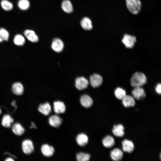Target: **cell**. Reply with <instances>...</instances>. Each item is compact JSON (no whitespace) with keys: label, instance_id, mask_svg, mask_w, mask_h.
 I'll use <instances>...</instances> for the list:
<instances>
[{"label":"cell","instance_id":"obj_17","mask_svg":"<svg viewBox=\"0 0 161 161\" xmlns=\"http://www.w3.org/2000/svg\"><path fill=\"white\" fill-rule=\"evenodd\" d=\"M38 110L44 115L47 116L51 112V107L49 103L46 102L40 104L38 107Z\"/></svg>","mask_w":161,"mask_h":161},{"label":"cell","instance_id":"obj_5","mask_svg":"<svg viewBox=\"0 0 161 161\" xmlns=\"http://www.w3.org/2000/svg\"><path fill=\"white\" fill-rule=\"evenodd\" d=\"M131 93L134 99L138 100H143L146 97L145 91L142 87H134Z\"/></svg>","mask_w":161,"mask_h":161},{"label":"cell","instance_id":"obj_30","mask_svg":"<svg viewBox=\"0 0 161 161\" xmlns=\"http://www.w3.org/2000/svg\"><path fill=\"white\" fill-rule=\"evenodd\" d=\"M19 8L22 10H26L30 7V3L28 0H19L18 2Z\"/></svg>","mask_w":161,"mask_h":161},{"label":"cell","instance_id":"obj_23","mask_svg":"<svg viewBox=\"0 0 161 161\" xmlns=\"http://www.w3.org/2000/svg\"><path fill=\"white\" fill-rule=\"evenodd\" d=\"M76 140L79 145L81 146H83L87 143L88 138L86 135L83 133H81L77 136L76 138Z\"/></svg>","mask_w":161,"mask_h":161},{"label":"cell","instance_id":"obj_11","mask_svg":"<svg viewBox=\"0 0 161 161\" xmlns=\"http://www.w3.org/2000/svg\"><path fill=\"white\" fill-rule=\"evenodd\" d=\"M110 156L113 160L115 161H119L122 159L123 157V153L120 149L115 148L111 151Z\"/></svg>","mask_w":161,"mask_h":161},{"label":"cell","instance_id":"obj_33","mask_svg":"<svg viewBox=\"0 0 161 161\" xmlns=\"http://www.w3.org/2000/svg\"><path fill=\"white\" fill-rule=\"evenodd\" d=\"M31 124H32V125H31V126H30L31 128H35L36 127L35 125L33 123V122Z\"/></svg>","mask_w":161,"mask_h":161},{"label":"cell","instance_id":"obj_3","mask_svg":"<svg viewBox=\"0 0 161 161\" xmlns=\"http://www.w3.org/2000/svg\"><path fill=\"white\" fill-rule=\"evenodd\" d=\"M122 41L126 48H132L134 46L136 38L134 36L125 34L123 36Z\"/></svg>","mask_w":161,"mask_h":161},{"label":"cell","instance_id":"obj_8","mask_svg":"<svg viewBox=\"0 0 161 161\" xmlns=\"http://www.w3.org/2000/svg\"><path fill=\"white\" fill-rule=\"evenodd\" d=\"M123 151L129 153H132L134 149V145L132 141L128 139H125L122 143Z\"/></svg>","mask_w":161,"mask_h":161},{"label":"cell","instance_id":"obj_22","mask_svg":"<svg viewBox=\"0 0 161 161\" xmlns=\"http://www.w3.org/2000/svg\"><path fill=\"white\" fill-rule=\"evenodd\" d=\"M61 7L63 11L67 13H71L73 11V6L69 0L63 1L61 3Z\"/></svg>","mask_w":161,"mask_h":161},{"label":"cell","instance_id":"obj_4","mask_svg":"<svg viewBox=\"0 0 161 161\" xmlns=\"http://www.w3.org/2000/svg\"><path fill=\"white\" fill-rule=\"evenodd\" d=\"M22 148L23 152L26 154H31L34 150V147L31 140L27 139L23 141L22 143Z\"/></svg>","mask_w":161,"mask_h":161},{"label":"cell","instance_id":"obj_27","mask_svg":"<svg viewBox=\"0 0 161 161\" xmlns=\"http://www.w3.org/2000/svg\"><path fill=\"white\" fill-rule=\"evenodd\" d=\"M13 41L16 45L21 46L24 44L25 39L24 37L21 35L17 34L14 37Z\"/></svg>","mask_w":161,"mask_h":161},{"label":"cell","instance_id":"obj_2","mask_svg":"<svg viewBox=\"0 0 161 161\" xmlns=\"http://www.w3.org/2000/svg\"><path fill=\"white\" fill-rule=\"evenodd\" d=\"M126 2L127 7L131 13L136 14L140 11L141 3L139 0H126Z\"/></svg>","mask_w":161,"mask_h":161},{"label":"cell","instance_id":"obj_7","mask_svg":"<svg viewBox=\"0 0 161 161\" xmlns=\"http://www.w3.org/2000/svg\"><path fill=\"white\" fill-rule=\"evenodd\" d=\"M88 85V80L84 77H78L75 79V86L79 90H82L86 89Z\"/></svg>","mask_w":161,"mask_h":161},{"label":"cell","instance_id":"obj_13","mask_svg":"<svg viewBox=\"0 0 161 161\" xmlns=\"http://www.w3.org/2000/svg\"><path fill=\"white\" fill-rule=\"evenodd\" d=\"M122 100L123 105L126 108L134 107L135 105V99L133 96L126 95Z\"/></svg>","mask_w":161,"mask_h":161},{"label":"cell","instance_id":"obj_31","mask_svg":"<svg viewBox=\"0 0 161 161\" xmlns=\"http://www.w3.org/2000/svg\"><path fill=\"white\" fill-rule=\"evenodd\" d=\"M90 155L87 153L80 152L76 155V159L78 161H88L90 158Z\"/></svg>","mask_w":161,"mask_h":161},{"label":"cell","instance_id":"obj_24","mask_svg":"<svg viewBox=\"0 0 161 161\" xmlns=\"http://www.w3.org/2000/svg\"><path fill=\"white\" fill-rule=\"evenodd\" d=\"M13 121V119L10 115L5 114L2 117L1 124L4 127L9 128L11 126V124Z\"/></svg>","mask_w":161,"mask_h":161},{"label":"cell","instance_id":"obj_6","mask_svg":"<svg viewBox=\"0 0 161 161\" xmlns=\"http://www.w3.org/2000/svg\"><path fill=\"white\" fill-rule=\"evenodd\" d=\"M103 78L101 76L97 74H94L90 77V83L93 87L96 88L100 86L103 82Z\"/></svg>","mask_w":161,"mask_h":161},{"label":"cell","instance_id":"obj_34","mask_svg":"<svg viewBox=\"0 0 161 161\" xmlns=\"http://www.w3.org/2000/svg\"><path fill=\"white\" fill-rule=\"evenodd\" d=\"M5 160L6 161H14V160L13 159L11 158H7Z\"/></svg>","mask_w":161,"mask_h":161},{"label":"cell","instance_id":"obj_35","mask_svg":"<svg viewBox=\"0 0 161 161\" xmlns=\"http://www.w3.org/2000/svg\"><path fill=\"white\" fill-rule=\"evenodd\" d=\"M1 110L0 109V114H1Z\"/></svg>","mask_w":161,"mask_h":161},{"label":"cell","instance_id":"obj_25","mask_svg":"<svg viewBox=\"0 0 161 161\" xmlns=\"http://www.w3.org/2000/svg\"><path fill=\"white\" fill-rule=\"evenodd\" d=\"M12 131L15 134L21 136L24 132L25 130L23 126L19 123H15L12 126Z\"/></svg>","mask_w":161,"mask_h":161},{"label":"cell","instance_id":"obj_14","mask_svg":"<svg viewBox=\"0 0 161 161\" xmlns=\"http://www.w3.org/2000/svg\"><path fill=\"white\" fill-rule=\"evenodd\" d=\"M41 151L43 155L47 157L52 156L55 150L53 146L47 144H44L41 147Z\"/></svg>","mask_w":161,"mask_h":161},{"label":"cell","instance_id":"obj_1","mask_svg":"<svg viewBox=\"0 0 161 161\" xmlns=\"http://www.w3.org/2000/svg\"><path fill=\"white\" fill-rule=\"evenodd\" d=\"M147 79L145 75L141 72H136L132 76L130 80V84L134 87H142L146 83Z\"/></svg>","mask_w":161,"mask_h":161},{"label":"cell","instance_id":"obj_10","mask_svg":"<svg viewBox=\"0 0 161 161\" xmlns=\"http://www.w3.org/2000/svg\"><path fill=\"white\" fill-rule=\"evenodd\" d=\"M124 128L121 124L114 125L112 130L113 134L118 137H122L125 134Z\"/></svg>","mask_w":161,"mask_h":161},{"label":"cell","instance_id":"obj_29","mask_svg":"<svg viewBox=\"0 0 161 161\" xmlns=\"http://www.w3.org/2000/svg\"><path fill=\"white\" fill-rule=\"evenodd\" d=\"M9 36V32L3 28H0V42L8 41Z\"/></svg>","mask_w":161,"mask_h":161},{"label":"cell","instance_id":"obj_12","mask_svg":"<svg viewBox=\"0 0 161 161\" xmlns=\"http://www.w3.org/2000/svg\"><path fill=\"white\" fill-rule=\"evenodd\" d=\"M62 118L57 115H53L49 118V123L52 126L58 127L62 123Z\"/></svg>","mask_w":161,"mask_h":161},{"label":"cell","instance_id":"obj_19","mask_svg":"<svg viewBox=\"0 0 161 161\" xmlns=\"http://www.w3.org/2000/svg\"><path fill=\"white\" fill-rule=\"evenodd\" d=\"M12 91L16 95H20L22 94L24 92V87L20 82L14 83L12 85Z\"/></svg>","mask_w":161,"mask_h":161},{"label":"cell","instance_id":"obj_20","mask_svg":"<svg viewBox=\"0 0 161 161\" xmlns=\"http://www.w3.org/2000/svg\"><path fill=\"white\" fill-rule=\"evenodd\" d=\"M103 145L106 148H110L113 147L115 144V140L112 136L108 135L106 136L102 141Z\"/></svg>","mask_w":161,"mask_h":161},{"label":"cell","instance_id":"obj_26","mask_svg":"<svg viewBox=\"0 0 161 161\" xmlns=\"http://www.w3.org/2000/svg\"><path fill=\"white\" fill-rule=\"evenodd\" d=\"M114 94L115 97L120 100H122L126 95V91L120 87H118L115 89Z\"/></svg>","mask_w":161,"mask_h":161},{"label":"cell","instance_id":"obj_28","mask_svg":"<svg viewBox=\"0 0 161 161\" xmlns=\"http://www.w3.org/2000/svg\"><path fill=\"white\" fill-rule=\"evenodd\" d=\"M1 4L2 8L5 11H10L13 8V4L7 0H2Z\"/></svg>","mask_w":161,"mask_h":161},{"label":"cell","instance_id":"obj_16","mask_svg":"<svg viewBox=\"0 0 161 161\" xmlns=\"http://www.w3.org/2000/svg\"><path fill=\"white\" fill-rule=\"evenodd\" d=\"M54 110L57 114L63 113L66 110V106L64 103L61 101H56L54 103Z\"/></svg>","mask_w":161,"mask_h":161},{"label":"cell","instance_id":"obj_18","mask_svg":"<svg viewBox=\"0 0 161 161\" xmlns=\"http://www.w3.org/2000/svg\"><path fill=\"white\" fill-rule=\"evenodd\" d=\"M24 33L25 37L30 41L32 42H38V37L33 31L27 30L24 31Z\"/></svg>","mask_w":161,"mask_h":161},{"label":"cell","instance_id":"obj_9","mask_svg":"<svg viewBox=\"0 0 161 161\" xmlns=\"http://www.w3.org/2000/svg\"><path fill=\"white\" fill-rule=\"evenodd\" d=\"M51 47L55 51L59 52L63 50L64 47V44L61 39L59 38H55L52 41Z\"/></svg>","mask_w":161,"mask_h":161},{"label":"cell","instance_id":"obj_32","mask_svg":"<svg viewBox=\"0 0 161 161\" xmlns=\"http://www.w3.org/2000/svg\"><path fill=\"white\" fill-rule=\"evenodd\" d=\"M155 91L156 92L160 95L161 93V84L160 83H158L155 87Z\"/></svg>","mask_w":161,"mask_h":161},{"label":"cell","instance_id":"obj_21","mask_svg":"<svg viewBox=\"0 0 161 161\" xmlns=\"http://www.w3.org/2000/svg\"><path fill=\"white\" fill-rule=\"evenodd\" d=\"M80 24L82 28L85 30H90L92 29V21L88 17L83 18L81 21Z\"/></svg>","mask_w":161,"mask_h":161},{"label":"cell","instance_id":"obj_15","mask_svg":"<svg viewBox=\"0 0 161 161\" xmlns=\"http://www.w3.org/2000/svg\"><path fill=\"white\" fill-rule=\"evenodd\" d=\"M80 102L83 106L89 108L92 105L93 101L89 96L87 95H84L80 97Z\"/></svg>","mask_w":161,"mask_h":161}]
</instances>
